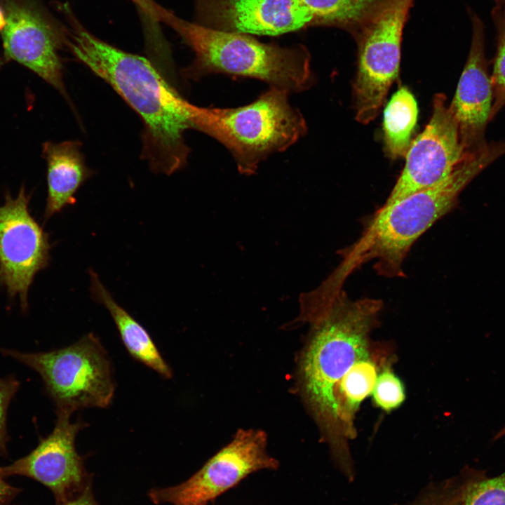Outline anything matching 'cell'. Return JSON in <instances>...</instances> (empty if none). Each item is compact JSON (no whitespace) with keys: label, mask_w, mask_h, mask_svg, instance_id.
I'll list each match as a JSON object with an SVG mask.
<instances>
[{"label":"cell","mask_w":505,"mask_h":505,"mask_svg":"<svg viewBox=\"0 0 505 505\" xmlns=\"http://www.w3.org/2000/svg\"><path fill=\"white\" fill-rule=\"evenodd\" d=\"M74 57L107 83L141 118V157L156 173L182 168L190 149L184 137L190 128L191 104L147 58L97 38L73 21L66 41Z\"/></svg>","instance_id":"obj_1"},{"label":"cell","mask_w":505,"mask_h":505,"mask_svg":"<svg viewBox=\"0 0 505 505\" xmlns=\"http://www.w3.org/2000/svg\"><path fill=\"white\" fill-rule=\"evenodd\" d=\"M504 154V142L487 143L440 183L382 206L365 220L359 238L338 252L342 261L325 279L327 285L335 290L343 289L348 276L369 261H375L378 275L405 276L403 264L415 241L457 206L459 195L470 182Z\"/></svg>","instance_id":"obj_2"},{"label":"cell","mask_w":505,"mask_h":505,"mask_svg":"<svg viewBox=\"0 0 505 505\" xmlns=\"http://www.w3.org/2000/svg\"><path fill=\"white\" fill-rule=\"evenodd\" d=\"M383 302L379 299L351 300L341 292L312 323L300 372L304 394L328 437L332 457L342 447L338 438L335 394L354 364L369 354V335Z\"/></svg>","instance_id":"obj_3"},{"label":"cell","mask_w":505,"mask_h":505,"mask_svg":"<svg viewBox=\"0 0 505 505\" xmlns=\"http://www.w3.org/2000/svg\"><path fill=\"white\" fill-rule=\"evenodd\" d=\"M175 29L194 53L182 69L196 80L210 74L256 79L290 94L313 83L311 56L302 45L281 46L259 41L251 35L225 32L190 22L160 7L156 14Z\"/></svg>","instance_id":"obj_4"},{"label":"cell","mask_w":505,"mask_h":505,"mask_svg":"<svg viewBox=\"0 0 505 505\" xmlns=\"http://www.w3.org/2000/svg\"><path fill=\"white\" fill-rule=\"evenodd\" d=\"M289 93L270 87L255 101L236 108L198 107L189 109L191 129L223 144L240 173L253 174L269 156L281 152L306 133V121L290 104Z\"/></svg>","instance_id":"obj_5"},{"label":"cell","mask_w":505,"mask_h":505,"mask_svg":"<svg viewBox=\"0 0 505 505\" xmlns=\"http://www.w3.org/2000/svg\"><path fill=\"white\" fill-rule=\"evenodd\" d=\"M0 352L37 372L56 410L72 414L84 408H106L115 390L107 353L93 333L75 343L47 352Z\"/></svg>","instance_id":"obj_6"},{"label":"cell","mask_w":505,"mask_h":505,"mask_svg":"<svg viewBox=\"0 0 505 505\" xmlns=\"http://www.w3.org/2000/svg\"><path fill=\"white\" fill-rule=\"evenodd\" d=\"M414 1L380 0L352 36L358 48L354 105L361 123L377 116L398 76L403 31Z\"/></svg>","instance_id":"obj_7"},{"label":"cell","mask_w":505,"mask_h":505,"mask_svg":"<svg viewBox=\"0 0 505 505\" xmlns=\"http://www.w3.org/2000/svg\"><path fill=\"white\" fill-rule=\"evenodd\" d=\"M267 437L257 430H241L234 439L186 481L170 487L152 489L156 504L206 505L262 469H276L278 462L266 451Z\"/></svg>","instance_id":"obj_8"},{"label":"cell","mask_w":505,"mask_h":505,"mask_svg":"<svg viewBox=\"0 0 505 505\" xmlns=\"http://www.w3.org/2000/svg\"><path fill=\"white\" fill-rule=\"evenodd\" d=\"M468 157L459 128L443 93L433 100L432 115L424 130L411 142L405 164L383 206L445 180Z\"/></svg>","instance_id":"obj_9"},{"label":"cell","mask_w":505,"mask_h":505,"mask_svg":"<svg viewBox=\"0 0 505 505\" xmlns=\"http://www.w3.org/2000/svg\"><path fill=\"white\" fill-rule=\"evenodd\" d=\"M28 205L24 188L0 204V281L11 296L19 297L23 309L34 276L48 264L51 248Z\"/></svg>","instance_id":"obj_10"},{"label":"cell","mask_w":505,"mask_h":505,"mask_svg":"<svg viewBox=\"0 0 505 505\" xmlns=\"http://www.w3.org/2000/svg\"><path fill=\"white\" fill-rule=\"evenodd\" d=\"M56 415L51 433L28 454L0 466V478L22 476L32 478L51 490L58 504L83 491L90 482L83 459L75 447L76 436L86 424L72 422V414L65 411L56 410Z\"/></svg>","instance_id":"obj_11"},{"label":"cell","mask_w":505,"mask_h":505,"mask_svg":"<svg viewBox=\"0 0 505 505\" xmlns=\"http://www.w3.org/2000/svg\"><path fill=\"white\" fill-rule=\"evenodd\" d=\"M197 23L248 35L278 36L314 27L302 0H196Z\"/></svg>","instance_id":"obj_12"},{"label":"cell","mask_w":505,"mask_h":505,"mask_svg":"<svg viewBox=\"0 0 505 505\" xmlns=\"http://www.w3.org/2000/svg\"><path fill=\"white\" fill-rule=\"evenodd\" d=\"M472 24L470 51L449 107L457 121L460 140L467 156L476 155L487 144L485 130L490 121L493 88L485 54V27L479 17L469 11Z\"/></svg>","instance_id":"obj_13"},{"label":"cell","mask_w":505,"mask_h":505,"mask_svg":"<svg viewBox=\"0 0 505 505\" xmlns=\"http://www.w3.org/2000/svg\"><path fill=\"white\" fill-rule=\"evenodd\" d=\"M1 31L6 56L33 71L71 104L58 53L60 40L46 20L34 10L9 2Z\"/></svg>","instance_id":"obj_14"},{"label":"cell","mask_w":505,"mask_h":505,"mask_svg":"<svg viewBox=\"0 0 505 505\" xmlns=\"http://www.w3.org/2000/svg\"><path fill=\"white\" fill-rule=\"evenodd\" d=\"M81 146L78 140L47 142L43 144L48 182L46 220L67 206L74 205L76 193L94 173L86 164Z\"/></svg>","instance_id":"obj_15"},{"label":"cell","mask_w":505,"mask_h":505,"mask_svg":"<svg viewBox=\"0 0 505 505\" xmlns=\"http://www.w3.org/2000/svg\"><path fill=\"white\" fill-rule=\"evenodd\" d=\"M89 274L92 297L108 310L130 355L163 377L170 379L172 370L148 332L114 300L95 271L90 269Z\"/></svg>","instance_id":"obj_16"},{"label":"cell","mask_w":505,"mask_h":505,"mask_svg":"<svg viewBox=\"0 0 505 505\" xmlns=\"http://www.w3.org/2000/svg\"><path fill=\"white\" fill-rule=\"evenodd\" d=\"M417 114V105L413 95L407 88L401 87L393 95L384 112V140L391 157L405 156L411 144Z\"/></svg>","instance_id":"obj_17"},{"label":"cell","mask_w":505,"mask_h":505,"mask_svg":"<svg viewBox=\"0 0 505 505\" xmlns=\"http://www.w3.org/2000/svg\"><path fill=\"white\" fill-rule=\"evenodd\" d=\"M314 27H335L354 35L379 0H302Z\"/></svg>","instance_id":"obj_18"},{"label":"cell","mask_w":505,"mask_h":505,"mask_svg":"<svg viewBox=\"0 0 505 505\" xmlns=\"http://www.w3.org/2000/svg\"><path fill=\"white\" fill-rule=\"evenodd\" d=\"M485 477L484 471L466 466L455 476L429 483L414 499L393 505H462L471 487Z\"/></svg>","instance_id":"obj_19"},{"label":"cell","mask_w":505,"mask_h":505,"mask_svg":"<svg viewBox=\"0 0 505 505\" xmlns=\"http://www.w3.org/2000/svg\"><path fill=\"white\" fill-rule=\"evenodd\" d=\"M492 18L497 30V49L490 76L494 95L490 121L505 106V13L496 6Z\"/></svg>","instance_id":"obj_20"},{"label":"cell","mask_w":505,"mask_h":505,"mask_svg":"<svg viewBox=\"0 0 505 505\" xmlns=\"http://www.w3.org/2000/svg\"><path fill=\"white\" fill-rule=\"evenodd\" d=\"M372 394L375 403L386 412L398 408L405 399L402 381L387 365L379 372Z\"/></svg>","instance_id":"obj_21"},{"label":"cell","mask_w":505,"mask_h":505,"mask_svg":"<svg viewBox=\"0 0 505 505\" xmlns=\"http://www.w3.org/2000/svg\"><path fill=\"white\" fill-rule=\"evenodd\" d=\"M462 505H505V472L476 482L468 492Z\"/></svg>","instance_id":"obj_22"},{"label":"cell","mask_w":505,"mask_h":505,"mask_svg":"<svg viewBox=\"0 0 505 505\" xmlns=\"http://www.w3.org/2000/svg\"><path fill=\"white\" fill-rule=\"evenodd\" d=\"M19 386V382L13 377H0V453L1 454H6L8 440L6 429L8 408Z\"/></svg>","instance_id":"obj_23"},{"label":"cell","mask_w":505,"mask_h":505,"mask_svg":"<svg viewBox=\"0 0 505 505\" xmlns=\"http://www.w3.org/2000/svg\"><path fill=\"white\" fill-rule=\"evenodd\" d=\"M57 505H98L94 499L90 485L71 499Z\"/></svg>","instance_id":"obj_24"},{"label":"cell","mask_w":505,"mask_h":505,"mask_svg":"<svg viewBox=\"0 0 505 505\" xmlns=\"http://www.w3.org/2000/svg\"><path fill=\"white\" fill-rule=\"evenodd\" d=\"M20 490L8 484L0 478V499L5 503L10 501Z\"/></svg>","instance_id":"obj_25"},{"label":"cell","mask_w":505,"mask_h":505,"mask_svg":"<svg viewBox=\"0 0 505 505\" xmlns=\"http://www.w3.org/2000/svg\"><path fill=\"white\" fill-rule=\"evenodd\" d=\"M140 5V8L148 15H151L153 18V11L157 5L153 0H135Z\"/></svg>","instance_id":"obj_26"},{"label":"cell","mask_w":505,"mask_h":505,"mask_svg":"<svg viewBox=\"0 0 505 505\" xmlns=\"http://www.w3.org/2000/svg\"><path fill=\"white\" fill-rule=\"evenodd\" d=\"M496 6L505 13V0H494Z\"/></svg>","instance_id":"obj_27"},{"label":"cell","mask_w":505,"mask_h":505,"mask_svg":"<svg viewBox=\"0 0 505 505\" xmlns=\"http://www.w3.org/2000/svg\"><path fill=\"white\" fill-rule=\"evenodd\" d=\"M5 25V14L0 8V30H2Z\"/></svg>","instance_id":"obj_28"},{"label":"cell","mask_w":505,"mask_h":505,"mask_svg":"<svg viewBox=\"0 0 505 505\" xmlns=\"http://www.w3.org/2000/svg\"><path fill=\"white\" fill-rule=\"evenodd\" d=\"M504 435H505V426L497 434L495 438H499Z\"/></svg>","instance_id":"obj_29"},{"label":"cell","mask_w":505,"mask_h":505,"mask_svg":"<svg viewBox=\"0 0 505 505\" xmlns=\"http://www.w3.org/2000/svg\"><path fill=\"white\" fill-rule=\"evenodd\" d=\"M0 505H4L2 500L0 499Z\"/></svg>","instance_id":"obj_30"}]
</instances>
